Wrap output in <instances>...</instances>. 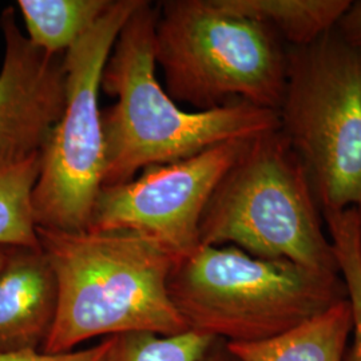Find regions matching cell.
Masks as SVG:
<instances>
[{
	"label": "cell",
	"instance_id": "cell-17",
	"mask_svg": "<svg viewBox=\"0 0 361 361\" xmlns=\"http://www.w3.org/2000/svg\"><path fill=\"white\" fill-rule=\"evenodd\" d=\"M110 347V337H104L90 348L74 349L62 353H46L42 350H22L0 353V361H104Z\"/></svg>",
	"mask_w": 361,
	"mask_h": 361
},
{
	"label": "cell",
	"instance_id": "cell-10",
	"mask_svg": "<svg viewBox=\"0 0 361 361\" xmlns=\"http://www.w3.org/2000/svg\"><path fill=\"white\" fill-rule=\"evenodd\" d=\"M56 308V279L43 249L11 246L0 271V353L42 350Z\"/></svg>",
	"mask_w": 361,
	"mask_h": 361
},
{
	"label": "cell",
	"instance_id": "cell-13",
	"mask_svg": "<svg viewBox=\"0 0 361 361\" xmlns=\"http://www.w3.org/2000/svg\"><path fill=\"white\" fill-rule=\"evenodd\" d=\"M113 0H18L16 8L32 44L65 55L109 10Z\"/></svg>",
	"mask_w": 361,
	"mask_h": 361
},
{
	"label": "cell",
	"instance_id": "cell-8",
	"mask_svg": "<svg viewBox=\"0 0 361 361\" xmlns=\"http://www.w3.org/2000/svg\"><path fill=\"white\" fill-rule=\"evenodd\" d=\"M250 140L221 143L178 162L143 169L125 183L104 186L87 231L133 233L176 257L189 255L200 246V222L212 194Z\"/></svg>",
	"mask_w": 361,
	"mask_h": 361
},
{
	"label": "cell",
	"instance_id": "cell-14",
	"mask_svg": "<svg viewBox=\"0 0 361 361\" xmlns=\"http://www.w3.org/2000/svg\"><path fill=\"white\" fill-rule=\"evenodd\" d=\"M40 157L42 153L0 166V246H40L32 212Z\"/></svg>",
	"mask_w": 361,
	"mask_h": 361
},
{
	"label": "cell",
	"instance_id": "cell-7",
	"mask_svg": "<svg viewBox=\"0 0 361 361\" xmlns=\"http://www.w3.org/2000/svg\"><path fill=\"white\" fill-rule=\"evenodd\" d=\"M141 0H113L104 16L65 54L66 102L42 150L32 192L37 228L83 232L104 186L99 92L116 38Z\"/></svg>",
	"mask_w": 361,
	"mask_h": 361
},
{
	"label": "cell",
	"instance_id": "cell-6",
	"mask_svg": "<svg viewBox=\"0 0 361 361\" xmlns=\"http://www.w3.org/2000/svg\"><path fill=\"white\" fill-rule=\"evenodd\" d=\"M280 131L305 169L323 217L361 205V52L334 30L288 47Z\"/></svg>",
	"mask_w": 361,
	"mask_h": 361
},
{
	"label": "cell",
	"instance_id": "cell-20",
	"mask_svg": "<svg viewBox=\"0 0 361 361\" xmlns=\"http://www.w3.org/2000/svg\"><path fill=\"white\" fill-rule=\"evenodd\" d=\"M11 250V246H0V271L3 269V267L6 265V261L8 258Z\"/></svg>",
	"mask_w": 361,
	"mask_h": 361
},
{
	"label": "cell",
	"instance_id": "cell-18",
	"mask_svg": "<svg viewBox=\"0 0 361 361\" xmlns=\"http://www.w3.org/2000/svg\"><path fill=\"white\" fill-rule=\"evenodd\" d=\"M336 30L349 46L361 52V0L352 1Z\"/></svg>",
	"mask_w": 361,
	"mask_h": 361
},
{
	"label": "cell",
	"instance_id": "cell-11",
	"mask_svg": "<svg viewBox=\"0 0 361 361\" xmlns=\"http://www.w3.org/2000/svg\"><path fill=\"white\" fill-rule=\"evenodd\" d=\"M350 328L345 298L283 335L258 343L226 344L241 361H343Z\"/></svg>",
	"mask_w": 361,
	"mask_h": 361
},
{
	"label": "cell",
	"instance_id": "cell-21",
	"mask_svg": "<svg viewBox=\"0 0 361 361\" xmlns=\"http://www.w3.org/2000/svg\"><path fill=\"white\" fill-rule=\"evenodd\" d=\"M357 216H359V246H360L361 253V205L357 207Z\"/></svg>",
	"mask_w": 361,
	"mask_h": 361
},
{
	"label": "cell",
	"instance_id": "cell-1",
	"mask_svg": "<svg viewBox=\"0 0 361 361\" xmlns=\"http://www.w3.org/2000/svg\"><path fill=\"white\" fill-rule=\"evenodd\" d=\"M155 22L157 10L141 0L104 66L101 89L116 102L102 110L104 186L125 183L149 166L280 129L277 111L252 104L197 113L180 109L155 77Z\"/></svg>",
	"mask_w": 361,
	"mask_h": 361
},
{
	"label": "cell",
	"instance_id": "cell-19",
	"mask_svg": "<svg viewBox=\"0 0 361 361\" xmlns=\"http://www.w3.org/2000/svg\"><path fill=\"white\" fill-rule=\"evenodd\" d=\"M201 361H241L232 350L228 347V344L222 340H216L212 347L207 349L205 356Z\"/></svg>",
	"mask_w": 361,
	"mask_h": 361
},
{
	"label": "cell",
	"instance_id": "cell-12",
	"mask_svg": "<svg viewBox=\"0 0 361 361\" xmlns=\"http://www.w3.org/2000/svg\"><path fill=\"white\" fill-rule=\"evenodd\" d=\"M233 13L271 28L286 47H305L334 31L350 0H219Z\"/></svg>",
	"mask_w": 361,
	"mask_h": 361
},
{
	"label": "cell",
	"instance_id": "cell-15",
	"mask_svg": "<svg viewBox=\"0 0 361 361\" xmlns=\"http://www.w3.org/2000/svg\"><path fill=\"white\" fill-rule=\"evenodd\" d=\"M350 308L352 328L343 361H361V253L357 207L324 216Z\"/></svg>",
	"mask_w": 361,
	"mask_h": 361
},
{
	"label": "cell",
	"instance_id": "cell-3",
	"mask_svg": "<svg viewBox=\"0 0 361 361\" xmlns=\"http://www.w3.org/2000/svg\"><path fill=\"white\" fill-rule=\"evenodd\" d=\"M168 289L189 331L228 344L283 335L347 298L338 273L231 245H200L176 259Z\"/></svg>",
	"mask_w": 361,
	"mask_h": 361
},
{
	"label": "cell",
	"instance_id": "cell-5",
	"mask_svg": "<svg viewBox=\"0 0 361 361\" xmlns=\"http://www.w3.org/2000/svg\"><path fill=\"white\" fill-rule=\"evenodd\" d=\"M308 174L280 129L252 138L219 180L200 222V245L338 273Z\"/></svg>",
	"mask_w": 361,
	"mask_h": 361
},
{
	"label": "cell",
	"instance_id": "cell-4",
	"mask_svg": "<svg viewBox=\"0 0 361 361\" xmlns=\"http://www.w3.org/2000/svg\"><path fill=\"white\" fill-rule=\"evenodd\" d=\"M157 10L155 65L173 101L200 111L246 104L279 111L288 47L269 27L219 0H168Z\"/></svg>",
	"mask_w": 361,
	"mask_h": 361
},
{
	"label": "cell",
	"instance_id": "cell-16",
	"mask_svg": "<svg viewBox=\"0 0 361 361\" xmlns=\"http://www.w3.org/2000/svg\"><path fill=\"white\" fill-rule=\"evenodd\" d=\"M216 340L194 331L173 336L126 332L110 336L104 361H201Z\"/></svg>",
	"mask_w": 361,
	"mask_h": 361
},
{
	"label": "cell",
	"instance_id": "cell-9",
	"mask_svg": "<svg viewBox=\"0 0 361 361\" xmlns=\"http://www.w3.org/2000/svg\"><path fill=\"white\" fill-rule=\"evenodd\" d=\"M4 56L0 68V166L42 153L66 102L65 55L30 42L15 7L0 13Z\"/></svg>",
	"mask_w": 361,
	"mask_h": 361
},
{
	"label": "cell",
	"instance_id": "cell-2",
	"mask_svg": "<svg viewBox=\"0 0 361 361\" xmlns=\"http://www.w3.org/2000/svg\"><path fill=\"white\" fill-rule=\"evenodd\" d=\"M40 247L58 285V308L42 352L62 353L94 337L189 331L169 296L176 257L125 232L39 229Z\"/></svg>",
	"mask_w": 361,
	"mask_h": 361
}]
</instances>
